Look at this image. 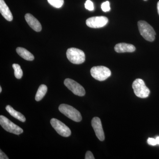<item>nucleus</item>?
Here are the masks:
<instances>
[{
  "mask_svg": "<svg viewBox=\"0 0 159 159\" xmlns=\"http://www.w3.org/2000/svg\"><path fill=\"white\" fill-rule=\"evenodd\" d=\"M0 159H9L8 157L6 155V154L4 153L2 150L0 151Z\"/></svg>",
  "mask_w": 159,
  "mask_h": 159,
  "instance_id": "obj_23",
  "label": "nucleus"
},
{
  "mask_svg": "<svg viewBox=\"0 0 159 159\" xmlns=\"http://www.w3.org/2000/svg\"><path fill=\"white\" fill-rule=\"evenodd\" d=\"M101 9L102 11H105V12L109 11L111 9L109 2L108 1H107V2L102 3L101 5Z\"/></svg>",
  "mask_w": 159,
  "mask_h": 159,
  "instance_id": "obj_20",
  "label": "nucleus"
},
{
  "mask_svg": "<svg viewBox=\"0 0 159 159\" xmlns=\"http://www.w3.org/2000/svg\"><path fill=\"white\" fill-rule=\"evenodd\" d=\"M147 142H148V145H152V146H155L157 145L156 140V139L153 138H148L147 140Z\"/></svg>",
  "mask_w": 159,
  "mask_h": 159,
  "instance_id": "obj_21",
  "label": "nucleus"
},
{
  "mask_svg": "<svg viewBox=\"0 0 159 159\" xmlns=\"http://www.w3.org/2000/svg\"><path fill=\"white\" fill-rule=\"evenodd\" d=\"M85 159H95L93 155L91 152L88 151L85 154Z\"/></svg>",
  "mask_w": 159,
  "mask_h": 159,
  "instance_id": "obj_22",
  "label": "nucleus"
},
{
  "mask_svg": "<svg viewBox=\"0 0 159 159\" xmlns=\"http://www.w3.org/2000/svg\"><path fill=\"white\" fill-rule=\"evenodd\" d=\"M91 123L97 138L100 141H104L105 136L100 119L98 117H94L92 119Z\"/></svg>",
  "mask_w": 159,
  "mask_h": 159,
  "instance_id": "obj_10",
  "label": "nucleus"
},
{
  "mask_svg": "<svg viewBox=\"0 0 159 159\" xmlns=\"http://www.w3.org/2000/svg\"><path fill=\"white\" fill-rule=\"evenodd\" d=\"M48 91V87L45 84H42L39 88L37 93L35 95V99L36 101H39L45 96Z\"/></svg>",
  "mask_w": 159,
  "mask_h": 159,
  "instance_id": "obj_16",
  "label": "nucleus"
},
{
  "mask_svg": "<svg viewBox=\"0 0 159 159\" xmlns=\"http://www.w3.org/2000/svg\"><path fill=\"white\" fill-rule=\"evenodd\" d=\"M2 87L0 86V93H2Z\"/></svg>",
  "mask_w": 159,
  "mask_h": 159,
  "instance_id": "obj_26",
  "label": "nucleus"
},
{
  "mask_svg": "<svg viewBox=\"0 0 159 159\" xmlns=\"http://www.w3.org/2000/svg\"><path fill=\"white\" fill-rule=\"evenodd\" d=\"M91 74L94 79L99 81H103L110 77V70L103 66H97L93 67L91 69Z\"/></svg>",
  "mask_w": 159,
  "mask_h": 159,
  "instance_id": "obj_5",
  "label": "nucleus"
},
{
  "mask_svg": "<svg viewBox=\"0 0 159 159\" xmlns=\"http://www.w3.org/2000/svg\"><path fill=\"white\" fill-rule=\"evenodd\" d=\"M48 1L51 6L56 8H61L64 4V0H48Z\"/></svg>",
  "mask_w": 159,
  "mask_h": 159,
  "instance_id": "obj_18",
  "label": "nucleus"
},
{
  "mask_svg": "<svg viewBox=\"0 0 159 159\" xmlns=\"http://www.w3.org/2000/svg\"><path fill=\"white\" fill-rule=\"evenodd\" d=\"M17 54L24 59L27 61H33L34 59V55L28 50L22 48H17L16 50Z\"/></svg>",
  "mask_w": 159,
  "mask_h": 159,
  "instance_id": "obj_15",
  "label": "nucleus"
},
{
  "mask_svg": "<svg viewBox=\"0 0 159 159\" xmlns=\"http://www.w3.org/2000/svg\"><path fill=\"white\" fill-rule=\"evenodd\" d=\"M86 9L89 11H93L94 9L93 3L90 0H87L84 4Z\"/></svg>",
  "mask_w": 159,
  "mask_h": 159,
  "instance_id": "obj_19",
  "label": "nucleus"
},
{
  "mask_svg": "<svg viewBox=\"0 0 159 159\" xmlns=\"http://www.w3.org/2000/svg\"><path fill=\"white\" fill-rule=\"evenodd\" d=\"M7 111L10 114L12 117L18 119L22 122H25L26 121V118L25 116L20 113V112L15 110L11 106L7 105L6 107Z\"/></svg>",
  "mask_w": 159,
  "mask_h": 159,
  "instance_id": "obj_14",
  "label": "nucleus"
},
{
  "mask_svg": "<svg viewBox=\"0 0 159 159\" xmlns=\"http://www.w3.org/2000/svg\"><path fill=\"white\" fill-rule=\"evenodd\" d=\"M144 1H147V0H144Z\"/></svg>",
  "mask_w": 159,
  "mask_h": 159,
  "instance_id": "obj_27",
  "label": "nucleus"
},
{
  "mask_svg": "<svg viewBox=\"0 0 159 159\" xmlns=\"http://www.w3.org/2000/svg\"><path fill=\"white\" fill-rule=\"evenodd\" d=\"M25 19L29 26L34 31L39 32L42 30V26L37 19L30 13H27L25 16Z\"/></svg>",
  "mask_w": 159,
  "mask_h": 159,
  "instance_id": "obj_11",
  "label": "nucleus"
},
{
  "mask_svg": "<svg viewBox=\"0 0 159 159\" xmlns=\"http://www.w3.org/2000/svg\"><path fill=\"white\" fill-rule=\"evenodd\" d=\"M136 48L133 45L125 43H119L115 47V50L118 53L133 52L135 51Z\"/></svg>",
  "mask_w": 159,
  "mask_h": 159,
  "instance_id": "obj_12",
  "label": "nucleus"
},
{
  "mask_svg": "<svg viewBox=\"0 0 159 159\" xmlns=\"http://www.w3.org/2000/svg\"><path fill=\"white\" fill-rule=\"evenodd\" d=\"M12 67L14 70V75L18 79H20L23 76V71L21 69L20 66L17 64H13Z\"/></svg>",
  "mask_w": 159,
  "mask_h": 159,
  "instance_id": "obj_17",
  "label": "nucleus"
},
{
  "mask_svg": "<svg viewBox=\"0 0 159 159\" xmlns=\"http://www.w3.org/2000/svg\"><path fill=\"white\" fill-rule=\"evenodd\" d=\"M108 22V19L105 16H94L88 19L86 21V24L90 28L98 29L104 27Z\"/></svg>",
  "mask_w": 159,
  "mask_h": 159,
  "instance_id": "obj_9",
  "label": "nucleus"
},
{
  "mask_svg": "<svg viewBox=\"0 0 159 159\" xmlns=\"http://www.w3.org/2000/svg\"><path fill=\"white\" fill-rule=\"evenodd\" d=\"M0 12L7 20L11 21L13 19L11 12L4 0H0Z\"/></svg>",
  "mask_w": 159,
  "mask_h": 159,
  "instance_id": "obj_13",
  "label": "nucleus"
},
{
  "mask_svg": "<svg viewBox=\"0 0 159 159\" xmlns=\"http://www.w3.org/2000/svg\"><path fill=\"white\" fill-rule=\"evenodd\" d=\"M138 25L139 32L142 37L148 41L152 42L154 40L155 31L150 25L143 20L139 21Z\"/></svg>",
  "mask_w": 159,
  "mask_h": 159,
  "instance_id": "obj_1",
  "label": "nucleus"
},
{
  "mask_svg": "<svg viewBox=\"0 0 159 159\" xmlns=\"http://www.w3.org/2000/svg\"><path fill=\"white\" fill-rule=\"evenodd\" d=\"M132 88L136 96L139 98H147L150 93V90L142 79H136L133 83Z\"/></svg>",
  "mask_w": 159,
  "mask_h": 159,
  "instance_id": "obj_4",
  "label": "nucleus"
},
{
  "mask_svg": "<svg viewBox=\"0 0 159 159\" xmlns=\"http://www.w3.org/2000/svg\"><path fill=\"white\" fill-rule=\"evenodd\" d=\"M0 124L5 130L15 134L23 133V129L3 116H0Z\"/></svg>",
  "mask_w": 159,
  "mask_h": 159,
  "instance_id": "obj_6",
  "label": "nucleus"
},
{
  "mask_svg": "<svg viewBox=\"0 0 159 159\" xmlns=\"http://www.w3.org/2000/svg\"><path fill=\"white\" fill-rule=\"evenodd\" d=\"M59 110L61 113L74 122H79L82 120L80 112L71 106L66 104H61L59 107Z\"/></svg>",
  "mask_w": 159,
  "mask_h": 159,
  "instance_id": "obj_2",
  "label": "nucleus"
},
{
  "mask_svg": "<svg viewBox=\"0 0 159 159\" xmlns=\"http://www.w3.org/2000/svg\"><path fill=\"white\" fill-rule=\"evenodd\" d=\"M64 84L73 93L77 96L83 97L85 95V91L84 88L73 80L69 78L66 79L64 80Z\"/></svg>",
  "mask_w": 159,
  "mask_h": 159,
  "instance_id": "obj_8",
  "label": "nucleus"
},
{
  "mask_svg": "<svg viewBox=\"0 0 159 159\" xmlns=\"http://www.w3.org/2000/svg\"><path fill=\"white\" fill-rule=\"evenodd\" d=\"M156 140L157 145H159V137H157Z\"/></svg>",
  "mask_w": 159,
  "mask_h": 159,
  "instance_id": "obj_24",
  "label": "nucleus"
},
{
  "mask_svg": "<svg viewBox=\"0 0 159 159\" xmlns=\"http://www.w3.org/2000/svg\"><path fill=\"white\" fill-rule=\"evenodd\" d=\"M157 8L158 13L159 15V1L158 2L157 5Z\"/></svg>",
  "mask_w": 159,
  "mask_h": 159,
  "instance_id": "obj_25",
  "label": "nucleus"
},
{
  "mask_svg": "<svg viewBox=\"0 0 159 159\" xmlns=\"http://www.w3.org/2000/svg\"><path fill=\"white\" fill-rule=\"evenodd\" d=\"M66 56L69 60L74 64H80L85 61V56L84 52L76 48H70L68 49Z\"/></svg>",
  "mask_w": 159,
  "mask_h": 159,
  "instance_id": "obj_3",
  "label": "nucleus"
},
{
  "mask_svg": "<svg viewBox=\"0 0 159 159\" xmlns=\"http://www.w3.org/2000/svg\"><path fill=\"white\" fill-rule=\"evenodd\" d=\"M51 124L57 133L61 136L68 137L70 136L71 131L70 129L58 119L54 118L51 119Z\"/></svg>",
  "mask_w": 159,
  "mask_h": 159,
  "instance_id": "obj_7",
  "label": "nucleus"
}]
</instances>
